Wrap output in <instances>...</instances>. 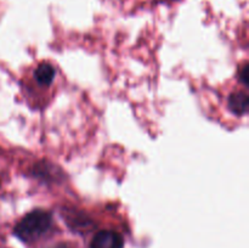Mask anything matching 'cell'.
Here are the masks:
<instances>
[{
	"instance_id": "7a4b0ae2",
	"label": "cell",
	"mask_w": 249,
	"mask_h": 248,
	"mask_svg": "<svg viewBox=\"0 0 249 248\" xmlns=\"http://www.w3.org/2000/svg\"><path fill=\"white\" fill-rule=\"evenodd\" d=\"M123 237L112 230L97 232L90 243V248H123Z\"/></svg>"
},
{
	"instance_id": "277c9868",
	"label": "cell",
	"mask_w": 249,
	"mask_h": 248,
	"mask_svg": "<svg viewBox=\"0 0 249 248\" xmlns=\"http://www.w3.org/2000/svg\"><path fill=\"white\" fill-rule=\"evenodd\" d=\"M36 82L41 85H49L55 78V70L50 63H41L34 72Z\"/></svg>"
},
{
	"instance_id": "6da1fadb",
	"label": "cell",
	"mask_w": 249,
	"mask_h": 248,
	"mask_svg": "<svg viewBox=\"0 0 249 248\" xmlns=\"http://www.w3.org/2000/svg\"><path fill=\"white\" fill-rule=\"evenodd\" d=\"M53 225V216L44 209L26 214L15 226V235L23 242H33L45 235Z\"/></svg>"
},
{
	"instance_id": "5b68a950",
	"label": "cell",
	"mask_w": 249,
	"mask_h": 248,
	"mask_svg": "<svg viewBox=\"0 0 249 248\" xmlns=\"http://www.w3.org/2000/svg\"><path fill=\"white\" fill-rule=\"evenodd\" d=\"M241 79L245 84H248V66H245L242 70V73H241Z\"/></svg>"
},
{
	"instance_id": "8992f818",
	"label": "cell",
	"mask_w": 249,
	"mask_h": 248,
	"mask_svg": "<svg viewBox=\"0 0 249 248\" xmlns=\"http://www.w3.org/2000/svg\"><path fill=\"white\" fill-rule=\"evenodd\" d=\"M58 248H67V247H58Z\"/></svg>"
},
{
	"instance_id": "3957f363",
	"label": "cell",
	"mask_w": 249,
	"mask_h": 248,
	"mask_svg": "<svg viewBox=\"0 0 249 248\" xmlns=\"http://www.w3.org/2000/svg\"><path fill=\"white\" fill-rule=\"evenodd\" d=\"M229 107L237 116L246 114L248 111V96L243 92L231 95L229 99Z\"/></svg>"
}]
</instances>
